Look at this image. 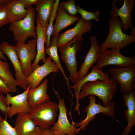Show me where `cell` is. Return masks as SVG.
Wrapping results in <instances>:
<instances>
[{
	"mask_svg": "<svg viewBox=\"0 0 135 135\" xmlns=\"http://www.w3.org/2000/svg\"><path fill=\"white\" fill-rule=\"evenodd\" d=\"M117 86L112 78L107 81L97 80L86 82L82 87L79 100L94 95L101 100L103 106H108L112 102V99L117 90Z\"/></svg>",
	"mask_w": 135,
	"mask_h": 135,
	"instance_id": "6da1fadb",
	"label": "cell"
},
{
	"mask_svg": "<svg viewBox=\"0 0 135 135\" xmlns=\"http://www.w3.org/2000/svg\"><path fill=\"white\" fill-rule=\"evenodd\" d=\"M109 31L104 42L100 46L101 52L108 49L120 50L135 41V36L125 34L123 24L117 16H111L108 22Z\"/></svg>",
	"mask_w": 135,
	"mask_h": 135,
	"instance_id": "7a4b0ae2",
	"label": "cell"
},
{
	"mask_svg": "<svg viewBox=\"0 0 135 135\" xmlns=\"http://www.w3.org/2000/svg\"><path fill=\"white\" fill-rule=\"evenodd\" d=\"M58 110V104L49 100L30 108L28 114L36 126L42 130L55 124Z\"/></svg>",
	"mask_w": 135,
	"mask_h": 135,
	"instance_id": "3957f363",
	"label": "cell"
},
{
	"mask_svg": "<svg viewBox=\"0 0 135 135\" xmlns=\"http://www.w3.org/2000/svg\"><path fill=\"white\" fill-rule=\"evenodd\" d=\"M36 13V8L32 7L24 19L10 24L8 28L12 33L15 42L26 43L29 38H36L34 26Z\"/></svg>",
	"mask_w": 135,
	"mask_h": 135,
	"instance_id": "277c9868",
	"label": "cell"
},
{
	"mask_svg": "<svg viewBox=\"0 0 135 135\" xmlns=\"http://www.w3.org/2000/svg\"><path fill=\"white\" fill-rule=\"evenodd\" d=\"M84 40L82 35L78 36L66 45L59 48L61 58L68 70V79L75 84L78 80L76 54L83 48Z\"/></svg>",
	"mask_w": 135,
	"mask_h": 135,
	"instance_id": "5b68a950",
	"label": "cell"
},
{
	"mask_svg": "<svg viewBox=\"0 0 135 135\" xmlns=\"http://www.w3.org/2000/svg\"><path fill=\"white\" fill-rule=\"evenodd\" d=\"M87 97L89 99V104L86 106L84 110V112H86V117L80 122H76L74 124L76 128L80 127L78 128L79 131L80 130L84 131L90 122L94 119L96 115L98 114L102 113L115 119L114 115L115 104L114 102H112L109 106H104L100 102L96 103V99L94 96L90 95Z\"/></svg>",
	"mask_w": 135,
	"mask_h": 135,
	"instance_id": "8992f818",
	"label": "cell"
},
{
	"mask_svg": "<svg viewBox=\"0 0 135 135\" xmlns=\"http://www.w3.org/2000/svg\"><path fill=\"white\" fill-rule=\"evenodd\" d=\"M108 72L117 84H119L121 92L128 94L135 89V64L126 67H112Z\"/></svg>",
	"mask_w": 135,
	"mask_h": 135,
	"instance_id": "52a82bcc",
	"label": "cell"
},
{
	"mask_svg": "<svg viewBox=\"0 0 135 135\" xmlns=\"http://www.w3.org/2000/svg\"><path fill=\"white\" fill-rule=\"evenodd\" d=\"M36 38L29 40L28 43L17 42L15 45L23 74L26 77L32 72V62L36 55Z\"/></svg>",
	"mask_w": 135,
	"mask_h": 135,
	"instance_id": "ba28073f",
	"label": "cell"
},
{
	"mask_svg": "<svg viewBox=\"0 0 135 135\" xmlns=\"http://www.w3.org/2000/svg\"><path fill=\"white\" fill-rule=\"evenodd\" d=\"M135 64V57H127L122 54L118 49L106 50L101 52L95 66L100 69L109 65L126 67Z\"/></svg>",
	"mask_w": 135,
	"mask_h": 135,
	"instance_id": "9c48e42d",
	"label": "cell"
},
{
	"mask_svg": "<svg viewBox=\"0 0 135 135\" xmlns=\"http://www.w3.org/2000/svg\"><path fill=\"white\" fill-rule=\"evenodd\" d=\"M0 50L3 54L6 55L8 57L14 66L17 86L26 90L28 86L26 77L22 72L15 46L11 45L8 42L4 41L0 44Z\"/></svg>",
	"mask_w": 135,
	"mask_h": 135,
	"instance_id": "30bf717a",
	"label": "cell"
},
{
	"mask_svg": "<svg viewBox=\"0 0 135 135\" xmlns=\"http://www.w3.org/2000/svg\"><path fill=\"white\" fill-rule=\"evenodd\" d=\"M53 90L58 99L59 114L57 121L50 129L62 132L66 135H76L79 131L68 119L67 116L68 110L66 107L64 99L60 98L58 92L56 91L53 86Z\"/></svg>",
	"mask_w": 135,
	"mask_h": 135,
	"instance_id": "8fae6325",
	"label": "cell"
},
{
	"mask_svg": "<svg viewBox=\"0 0 135 135\" xmlns=\"http://www.w3.org/2000/svg\"><path fill=\"white\" fill-rule=\"evenodd\" d=\"M59 69L49 56L42 66L38 64L30 75L26 77V80L30 88L34 89L38 86L43 79L51 72L57 73Z\"/></svg>",
	"mask_w": 135,
	"mask_h": 135,
	"instance_id": "7c38bea8",
	"label": "cell"
},
{
	"mask_svg": "<svg viewBox=\"0 0 135 135\" xmlns=\"http://www.w3.org/2000/svg\"><path fill=\"white\" fill-rule=\"evenodd\" d=\"M30 88L28 86L23 92L14 96L10 93L6 95V98L7 103L9 106L7 112V116L10 118L20 113H28L30 108L28 100V93Z\"/></svg>",
	"mask_w": 135,
	"mask_h": 135,
	"instance_id": "4fadbf2b",
	"label": "cell"
},
{
	"mask_svg": "<svg viewBox=\"0 0 135 135\" xmlns=\"http://www.w3.org/2000/svg\"><path fill=\"white\" fill-rule=\"evenodd\" d=\"M108 72H103L102 69L97 68L95 66L92 67L90 72L81 80H78L74 85L71 86L70 88L75 91L74 96L76 98V105L74 111L77 112L79 115H80V104L79 103V96L81 89L85 83L97 80L107 81L110 80Z\"/></svg>",
	"mask_w": 135,
	"mask_h": 135,
	"instance_id": "5bb4252c",
	"label": "cell"
},
{
	"mask_svg": "<svg viewBox=\"0 0 135 135\" xmlns=\"http://www.w3.org/2000/svg\"><path fill=\"white\" fill-rule=\"evenodd\" d=\"M89 40L91 46L77 72L78 81L82 79L88 73L89 69L96 62L101 53L100 46L96 36L90 37Z\"/></svg>",
	"mask_w": 135,
	"mask_h": 135,
	"instance_id": "9a60e30c",
	"label": "cell"
},
{
	"mask_svg": "<svg viewBox=\"0 0 135 135\" xmlns=\"http://www.w3.org/2000/svg\"><path fill=\"white\" fill-rule=\"evenodd\" d=\"M92 26L90 21H86L81 17L72 28L67 30L59 35L58 41V48L66 45L76 37L89 32Z\"/></svg>",
	"mask_w": 135,
	"mask_h": 135,
	"instance_id": "2e32d148",
	"label": "cell"
},
{
	"mask_svg": "<svg viewBox=\"0 0 135 135\" xmlns=\"http://www.w3.org/2000/svg\"><path fill=\"white\" fill-rule=\"evenodd\" d=\"M135 4L134 0H124L122 6L118 8L115 1L112 3L110 12L111 16H117L122 20L123 24V31H128L129 28H132V20L131 12Z\"/></svg>",
	"mask_w": 135,
	"mask_h": 135,
	"instance_id": "e0dca14e",
	"label": "cell"
},
{
	"mask_svg": "<svg viewBox=\"0 0 135 135\" xmlns=\"http://www.w3.org/2000/svg\"><path fill=\"white\" fill-rule=\"evenodd\" d=\"M122 97L124 106L127 108L124 112V114L128 125L122 135H128L135 125V92L132 90L128 94L123 92Z\"/></svg>",
	"mask_w": 135,
	"mask_h": 135,
	"instance_id": "ac0fdd59",
	"label": "cell"
},
{
	"mask_svg": "<svg viewBox=\"0 0 135 135\" xmlns=\"http://www.w3.org/2000/svg\"><path fill=\"white\" fill-rule=\"evenodd\" d=\"M36 22V30L37 36V53L35 58L32 65V71L38 64L40 60H42L44 63L46 59L45 56L44 44L47 40L46 30L47 27H42L40 26L37 17Z\"/></svg>",
	"mask_w": 135,
	"mask_h": 135,
	"instance_id": "d6986e66",
	"label": "cell"
},
{
	"mask_svg": "<svg viewBox=\"0 0 135 135\" xmlns=\"http://www.w3.org/2000/svg\"><path fill=\"white\" fill-rule=\"evenodd\" d=\"M48 82L45 79L38 86L35 88H30L28 93V100L30 108L34 106L50 100L47 93Z\"/></svg>",
	"mask_w": 135,
	"mask_h": 135,
	"instance_id": "ffe728a7",
	"label": "cell"
},
{
	"mask_svg": "<svg viewBox=\"0 0 135 135\" xmlns=\"http://www.w3.org/2000/svg\"><path fill=\"white\" fill-rule=\"evenodd\" d=\"M56 18L52 36L59 33L61 30L78 21L80 18L78 16H73L68 14L64 9L62 3H59Z\"/></svg>",
	"mask_w": 135,
	"mask_h": 135,
	"instance_id": "44dd1931",
	"label": "cell"
},
{
	"mask_svg": "<svg viewBox=\"0 0 135 135\" xmlns=\"http://www.w3.org/2000/svg\"><path fill=\"white\" fill-rule=\"evenodd\" d=\"M54 2V0H38L34 5L37 17L42 27L48 26Z\"/></svg>",
	"mask_w": 135,
	"mask_h": 135,
	"instance_id": "7402d4cb",
	"label": "cell"
},
{
	"mask_svg": "<svg viewBox=\"0 0 135 135\" xmlns=\"http://www.w3.org/2000/svg\"><path fill=\"white\" fill-rule=\"evenodd\" d=\"M17 115L14 128L17 135H28L36 126L28 113H20Z\"/></svg>",
	"mask_w": 135,
	"mask_h": 135,
	"instance_id": "603a6c76",
	"label": "cell"
},
{
	"mask_svg": "<svg viewBox=\"0 0 135 135\" xmlns=\"http://www.w3.org/2000/svg\"><path fill=\"white\" fill-rule=\"evenodd\" d=\"M59 35V33H57L52 36L53 37L50 42V44L48 47L45 48V54L48 55L51 59L54 61V62L61 72L66 80L69 92L72 94V92L70 88L68 78L67 77L62 66L58 54V41Z\"/></svg>",
	"mask_w": 135,
	"mask_h": 135,
	"instance_id": "cb8c5ba5",
	"label": "cell"
},
{
	"mask_svg": "<svg viewBox=\"0 0 135 135\" xmlns=\"http://www.w3.org/2000/svg\"><path fill=\"white\" fill-rule=\"evenodd\" d=\"M6 5L10 23L23 19L28 12L20 0H10Z\"/></svg>",
	"mask_w": 135,
	"mask_h": 135,
	"instance_id": "d4e9b609",
	"label": "cell"
},
{
	"mask_svg": "<svg viewBox=\"0 0 135 135\" xmlns=\"http://www.w3.org/2000/svg\"><path fill=\"white\" fill-rule=\"evenodd\" d=\"M0 76L4 80L12 92H15L18 86L16 79L10 70L8 64L0 58Z\"/></svg>",
	"mask_w": 135,
	"mask_h": 135,
	"instance_id": "484cf974",
	"label": "cell"
},
{
	"mask_svg": "<svg viewBox=\"0 0 135 135\" xmlns=\"http://www.w3.org/2000/svg\"><path fill=\"white\" fill-rule=\"evenodd\" d=\"M59 0H55L50 18L46 30L47 40L45 43L46 48L48 47L50 44V38L53 32V23L54 20L56 18L57 8L59 3Z\"/></svg>",
	"mask_w": 135,
	"mask_h": 135,
	"instance_id": "4316f807",
	"label": "cell"
},
{
	"mask_svg": "<svg viewBox=\"0 0 135 135\" xmlns=\"http://www.w3.org/2000/svg\"><path fill=\"white\" fill-rule=\"evenodd\" d=\"M77 13L80 14L84 20L86 21L92 20L98 22L99 20V12L98 10L96 12H89L86 10L78 5H76Z\"/></svg>",
	"mask_w": 135,
	"mask_h": 135,
	"instance_id": "83f0119b",
	"label": "cell"
},
{
	"mask_svg": "<svg viewBox=\"0 0 135 135\" xmlns=\"http://www.w3.org/2000/svg\"><path fill=\"white\" fill-rule=\"evenodd\" d=\"M0 135H17L14 128L8 122L6 117L0 122Z\"/></svg>",
	"mask_w": 135,
	"mask_h": 135,
	"instance_id": "f1b7e54d",
	"label": "cell"
},
{
	"mask_svg": "<svg viewBox=\"0 0 135 135\" xmlns=\"http://www.w3.org/2000/svg\"><path fill=\"white\" fill-rule=\"evenodd\" d=\"M6 4H0V28L10 23Z\"/></svg>",
	"mask_w": 135,
	"mask_h": 135,
	"instance_id": "f546056e",
	"label": "cell"
},
{
	"mask_svg": "<svg viewBox=\"0 0 135 135\" xmlns=\"http://www.w3.org/2000/svg\"><path fill=\"white\" fill-rule=\"evenodd\" d=\"M66 12L69 15L76 16L77 13L76 5L74 0H69L61 3Z\"/></svg>",
	"mask_w": 135,
	"mask_h": 135,
	"instance_id": "4dcf8cb0",
	"label": "cell"
},
{
	"mask_svg": "<svg viewBox=\"0 0 135 135\" xmlns=\"http://www.w3.org/2000/svg\"><path fill=\"white\" fill-rule=\"evenodd\" d=\"M9 106L7 103L6 96L0 92V110L5 117H7V112Z\"/></svg>",
	"mask_w": 135,
	"mask_h": 135,
	"instance_id": "1f68e13d",
	"label": "cell"
},
{
	"mask_svg": "<svg viewBox=\"0 0 135 135\" xmlns=\"http://www.w3.org/2000/svg\"><path fill=\"white\" fill-rule=\"evenodd\" d=\"M0 92L6 94L12 92L4 80L0 76Z\"/></svg>",
	"mask_w": 135,
	"mask_h": 135,
	"instance_id": "d6a6232c",
	"label": "cell"
},
{
	"mask_svg": "<svg viewBox=\"0 0 135 135\" xmlns=\"http://www.w3.org/2000/svg\"><path fill=\"white\" fill-rule=\"evenodd\" d=\"M38 0H20L23 4L25 8L28 10L32 8V6L34 5Z\"/></svg>",
	"mask_w": 135,
	"mask_h": 135,
	"instance_id": "836d02e7",
	"label": "cell"
},
{
	"mask_svg": "<svg viewBox=\"0 0 135 135\" xmlns=\"http://www.w3.org/2000/svg\"><path fill=\"white\" fill-rule=\"evenodd\" d=\"M54 134V130L48 128L42 130L40 135H53Z\"/></svg>",
	"mask_w": 135,
	"mask_h": 135,
	"instance_id": "e575fe53",
	"label": "cell"
},
{
	"mask_svg": "<svg viewBox=\"0 0 135 135\" xmlns=\"http://www.w3.org/2000/svg\"><path fill=\"white\" fill-rule=\"evenodd\" d=\"M42 130L38 126H36L34 130L28 135H40Z\"/></svg>",
	"mask_w": 135,
	"mask_h": 135,
	"instance_id": "d590c367",
	"label": "cell"
},
{
	"mask_svg": "<svg viewBox=\"0 0 135 135\" xmlns=\"http://www.w3.org/2000/svg\"><path fill=\"white\" fill-rule=\"evenodd\" d=\"M54 134L53 135H66L64 133L62 132L56 131L54 130Z\"/></svg>",
	"mask_w": 135,
	"mask_h": 135,
	"instance_id": "8d00e7d4",
	"label": "cell"
},
{
	"mask_svg": "<svg viewBox=\"0 0 135 135\" xmlns=\"http://www.w3.org/2000/svg\"><path fill=\"white\" fill-rule=\"evenodd\" d=\"M0 58L2 60L4 61H6V58L4 56L3 54L2 53L0 50Z\"/></svg>",
	"mask_w": 135,
	"mask_h": 135,
	"instance_id": "74e56055",
	"label": "cell"
},
{
	"mask_svg": "<svg viewBox=\"0 0 135 135\" xmlns=\"http://www.w3.org/2000/svg\"><path fill=\"white\" fill-rule=\"evenodd\" d=\"M135 28H132L131 29V31L130 32V35L133 36H135Z\"/></svg>",
	"mask_w": 135,
	"mask_h": 135,
	"instance_id": "f35d334b",
	"label": "cell"
},
{
	"mask_svg": "<svg viewBox=\"0 0 135 135\" xmlns=\"http://www.w3.org/2000/svg\"><path fill=\"white\" fill-rule=\"evenodd\" d=\"M8 1V0H0V4L4 3L6 4Z\"/></svg>",
	"mask_w": 135,
	"mask_h": 135,
	"instance_id": "ab89813d",
	"label": "cell"
},
{
	"mask_svg": "<svg viewBox=\"0 0 135 135\" xmlns=\"http://www.w3.org/2000/svg\"><path fill=\"white\" fill-rule=\"evenodd\" d=\"M4 118H3L0 112V122L2 121Z\"/></svg>",
	"mask_w": 135,
	"mask_h": 135,
	"instance_id": "60d3db41",
	"label": "cell"
}]
</instances>
